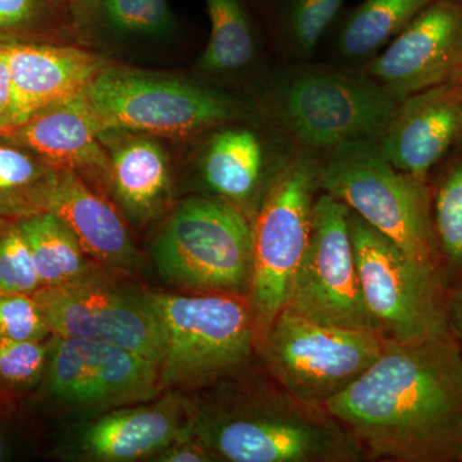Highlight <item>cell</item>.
<instances>
[{
    "label": "cell",
    "instance_id": "30bf717a",
    "mask_svg": "<svg viewBox=\"0 0 462 462\" xmlns=\"http://www.w3.org/2000/svg\"><path fill=\"white\" fill-rule=\"evenodd\" d=\"M382 346L374 330L321 324L284 307L256 351L282 387L324 406L372 366Z\"/></svg>",
    "mask_w": 462,
    "mask_h": 462
},
{
    "label": "cell",
    "instance_id": "5b68a950",
    "mask_svg": "<svg viewBox=\"0 0 462 462\" xmlns=\"http://www.w3.org/2000/svg\"><path fill=\"white\" fill-rule=\"evenodd\" d=\"M163 340V388L208 387L247 367L256 352L248 298L234 294H147Z\"/></svg>",
    "mask_w": 462,
    "mask_h": 462
},
{
    "label": "cell",
    "instance_id": "e575fe53",
    "mask_svg": "<svg viewBox=\"0 0 462 462\" xmlns=\"http://www.w3.org/2000/svg\"><path fill=\"white\" fill-rule=\"evenodd\" d=\"M449 331L454 337L462 356V282L449 285L447 294Z\"/></svg>",
    "mask_w": 462,
    "mask_h": 462
},
{
    "label": "cell",
    "instance_id": "5bb4252c",
    "mask_svg": "<svg viewBox=\"0 0 462 462\" xmlns=\"http://www.w3.org/2000/svg\"><path fill=\"white\" fill-rule=\"evenodd\" d=\"M47 372L57 400L89 409L142 402L163 388L160 366L153 361L91 340L54 337Z\"/></svg>",
    "mask_w": 462,
    "mask_h": 462
},
{
    "label": "cell",
    "instance_id": "8992f818",
    "mask_svg": "<svg viewBox=\"0 0 462 462\" xmlns=\"http://www.w3.org/2000/svg\"><path fill=\"white\" fill-rule=\"evenodd\" d=\"M349 231L365 307L380 338L410 343L451 336L445 273L416 261L352 209Z\"/></svg>",
    "mask_w": 462,
    "mask_h": 462
},
{
    "label": "cell",
    "instance_id": "d6a6232c",
    "mask_svg": "<svg viewBox=\"0 0 462 462\" xmlns=\"http://www.w3.org/2000/svg\"><path fill=\"white\" fill-rule=\"evenodd\" d=\"M160 457L158 460L167 462H209L218 460L214 452L197 436L196 431L166 447L165 452H162Z\"/></svg>",
    "mask_w": 462,
    "mask_h": 462
},
{
    "label": "cell",
    "instance_id": "3957f363",
    "mask_svg": "<svg viewBox=\"0 0 462 462\" xmlns=\"http://www.w3.org/2000/svg\"><path fill=\"white\" fill-rule=\"evenodd\" d=\"M251 103L298 152L322 158L346 143L378 142L398 102L365 69L314 58L276 60Z\"/></svg>",
    "mask_w": 462,
    "mask_h": 462
},
{
    "label": "cell",
    "instance_id": "7c38bea8",
    "mask_svg": "<svg viewBox=\"0 0 462 462\" xmlns=\"http://www.w3.org/2000/svg\"><path fill=\"white\" fill-rule=\"evenodd\" d=\"M32 296L54 337L123 346L161 366L162 333L147 294L115 287L94 272L67 284L42 287Z\"/></svg>",
    "mask_w": 462,
    "mask_h": 462
},
{
    "label": "cell",
    "instance_id": "ba28073f",
    "mask_svg": "<svg viewBox=\"0 0 462 462\" xmlns=\"http://www.w3.org/2000/svg\"><path fill=\"white\" fill-rule=\"evenodd\" d=\"M106 132L205 135L216 126L256 114L247 99L214 85L103 69L85 90Z\"/></svg>",
    "mask_w": 462,
    "mask_h": 462
},
{
    "label": "cell",
    "instance_id": "836d02e7",
    "mask_svg": "<svg viewBox=\"0 0 462 462\" xmlns=\"http://www.w3.org/2000/svg\"><path fill=\"white\" fill-rule=\"evenodd\" d=\"M14 106V83L5 45H0V129L8 127Z\"/></svg>",
    "mask_w": 462,
    "mask_h": 462
},
{
    "label": "cell",
    "instance_id": "1f68e13d",
    "mask_svg": "<svg viewBox=\"0 0 462 462\" xmlns=\"http://www.w3.org/2000/svg\"><path fill=\"white\" fill-rule=\"evenodd\" d=\"M48 14V0H0V36L25 32Z\"/></svg>",
    "mask_w": 462,
    "mask_h": 462
},
{
    "label": "cell",
    "instance_id": "484cf974",
    "mask_svg": "<svg viewBox=\"0 0 462 462\" xmlns=\"http://www.w3.org/2000/svg\"><path fill=\"white\" fill-rule=\"evenodd\" d=\"M27 243L42 287H57L97 272L75 234L51 212L17 221Z\"/></svg>",
    "mask_w": 462,
    "mask_h": 462
},
{
    "label": "cell",
    "instance_id": "9a60e30c",
    "mask_svg": "<svg viewBox=\"0 0 462 462\" xmlns=\"http://www.w3.org/2000/svg\"><path fill=\"white\" fill-rule=\"evenodd\" d=\"M397 102L462 80V0H433L365 67Z\"/></svg>",
    "mask_w": 462,
    "mask_h": 462
},
{
    "label": "cell",
    "instance_id": "4316f807",
    "mask_svg": "<svg viewBox=\"0 0 462 462\" xmlns=\"http://www.w3.org/2000/svg\"><path fill=\"white\" fill-rule=\"evenodd\" d=\"M434 231L448 285L462 282V141L430 173Z\"/></svg>",
    "mask_w": 462,
    "mask_h": 462
},
{
    "label": "cell",
    "instance_id": "9c48e42d",
    "mask_svg": "<svg viewBox=\"0 0 462 462\" xmlns=\"http://www.w3.org/2000/svg\"><path fill=\"white\" fill-rule=\"evenodd\" d=\"M322 158L300 152L252 220L254 270L248 300L256 348L287 305L291 282L311 236L321 191Z\"/></svg>",
    "mask_w": 462,
    "mask_h": 462
},
{
    "label": "cell",
    "instance_id": "ffe728a7",
    "mask_svg": "<svg viewBox=\"0 0 462 462\" xmlns=\"http://www.w3.org/2000/svg\"><path fill=\"white\" fill-rule=\"evenodd\" d=\"M205 2L211 35L197 69L209 80H252L256 93L275 65L269 36L258 27L248 0Z\"/></svg>",
    "mask_w": 462,
    "mask_h": 462
},
{
    "label": "cell",
    "instance_id": "d590c367",
    "mask_svg": "<svg viewBox=\"0 0 462 462\" xmlns=\"http://www.w3.org/2000/svg\"><path fill=\"white\" fill-rule=\"evenodd\" d=\"M8 456V446L5 442V436L0 431V461L5 460Z\"/></svg>",
    "mask_w": 462,
    "mask_h": 462
},
{
    "label": "cell",
    "instance_id": "6da1fadb",
    "mask_svg": "<svg viewBox=\"0 0 462 462\" xmlns=\"http://www.w3.org/2000/svg\"><path fill=\"white\" fill-rule=\"evenodd\" d=\"M369 460L460 462L462 356L454 337L391 342L324 404Z\"/></svg>",
    "mask_w": 462,
    "mask_h": 462
},
{
    "label": "cell",
    "instance_id": "83f0119b",
    "mask_svg": "<svg viewBox=\"0 0 462 462\" xmlns=\"http://www.w3.org/2000/svg\"><path fill=\"white\" fill-rule=\"evenodd\" d=\"M41 288L25 234L17 221L0 217V291L32 294Z\"/></svg>",
    "mask_w": 462,
    "mask_h": 462
},
{
    "label": "cell",
    "instance_id": "8d00e7d4",
    "mask_svg": "<svg viewBox=\"0 0 462 462\" xmlns=\"http://www.w3.org/2000/svg\"><path fill=\"white\" fill-rule=\"evenodd\" d=\"M65 2H69V3H74V2H79V0H65Z\"/></svg>",
    "mask_w": 462,
    "mask_h": 462
},
{
    "label": "cell",
    "instance_id": "f546056e",
    "mask_svg": "<svg viewBox=\"0 0 462 462\" xmlns=\"http://www.w3.org/2000/svg\"><path fill=\"white\" fill-rule=\"evenodd\" d=\"M112 26L125 32L156 35L172 25L167 0H102Z\"/></svg>",
    "mask_w": 462,
    "mask_h": 462
},
{
    "label": "cell",
    "instance_id": "f35d334b",
    "mask_svg": "<svg viewBox=\"0 0 462 462\" xmlns=\"http://www.w3.org/2000/svg\"><path fill=\"white\" fill-rule=\"evenodd\" d=\"M460 462H462V447H461V454H460Z\"/></svg>",
    "mask_w": 462,
    "mask_h": 462
},
{
    "label": "cell",
    "instance_id": "44dd1931",
    "mask_svg": "<svg viewBox=\"0 0 462 462\" xmlns=\"http://www.w3.org/2000/svg\"><path fill=\"white\" fill-rule=\"evenodd\" d=\"M50 212L69 227L97 263L116 270L135 266V248L120 216L74 170L58 171Z\"/></svg>",
    "mask_w": 462,
    "mask_h": 462
},
{
    "label": "cell",
    "instance_id": "4dcf8cb0",
    "mask_svg": "<svg viewBox=\"0 0 462 462\" xmlns=\"http://www.w3.org/2000/svg\"><path fill=\"white\" fill-rule=\"evenodd\" d=\"M51 346L0 339V383L14 389L32 387L47 370Z\"/></svg>",
    "mask_w": 462,
    "mask_h": 462
},
{
    "label": "cell",
    "instance_id": "74e56055",
    "mask_svg": "<svg viewBox=\"0 0 462 462\" xmlns=\"http://www.w3.org/2000/svg\"><path fill=\"white\" fill-rule=\"evenodd\" d=\"M458 84H460L461 97H462V80H461V81H460V83H458Z\"/></svg>",
    "mask_w": 462,
    "mask_h": 462
},
{
    "label": "cell",
    "instance_id": "ac0fdd59",
    "mask_svg": "<svg viewBox=\"0 0 462 462\" xmlns=\"http://www.w3.org/2000/svg\"><path fill=\"white\" fill-rule=\"evenodd\" d=\"M3 45L14 83V106L8 127L85 93L103 69L99 58L76 48Z\"/></svg>",
    "mask_w": 462,
    "mask_h": 462
},
{
    "label": "cell",
    "instance_id": "e0dca14e",
    "mask_svg": "<svg viewBox=\"0 0 462 462\" xmlns=\"http://www.w3.org/2000/svg\"><path fill=\"white\" fill-rule=\"evenodd\" d=\"M0 132L25 145L58 171L74 170L79 175L111 182V161L100 144L106 130L85 93Z\"/></svg>",
    "mask_w": 462,
    "mask_h": 462
},
{
    "label": "cell",
    "instance_id": "2e32d148",
    "mask_svg": "<svg viewBox=\"0 0 462 462\" xmlns=\"http://www.w3.org/2000/svg\"><path fill=\"white\" fill-rule=\"evenodd\" d=\"M461 141L460 84H447L400 100L376 143L396 169L430 180Z\"/></svg>",
    "mask_w": 462,
    "mask_h": 462
},
{
    "label": "cell",
    "instance_id": "4fadbf2b",
    "mask_svg": "<svg viewBox=\"0 0 462 462\" xmlns=\"http://www.w3.org/2000/svg\"><path fill=\"white\" fill-rule=\"evenodd\" d=\"M199 158L203 189L249 220L300 152L257 114L206 133Z\"/></svg>",
    "mask_w": 462,
    "mask_h": 462
},
{
    "label": "cell",
    "instance_id": "cb8c5ba5",
    "mask_svg": "<svg viewBox=\"0 0 462 462\" xmlns=\"http://www.w3.org/2000/svg\"><path fill=\"white\" fill-rule=\"evenodd\" d=\"M111 184L118 199L133 215L144 217L162 205L169 190L165 152L148 138H134L116 147Z\"/></svg>",
    "mask_w": 462,
    "mask_h": 462
},
{
    "label": "cell",
    "instance_id": "277c9868",
    "mask_svg": "<svg viewBox=\"0 0 462 462\" xmlns=\"http://www.w3.org/2000/svg\"><path fill=\"white\" fill-rule=\"evenodd\" d=\"M320 185L407 254L443 273L430 180L396 169L378 143H346L325 154Z\"/></svg>",
    "mask_w": 462,
    "mask_h": 462
},
{
    "label": "cell",
    "instance_id": "8fae6325",
    "mask_svg": "<svg viewBox=\"0 0 462 462\" xmlns=\"http://www.w3.org/2000/svg\"><path fill=\"white\" fill-rule=\"evenodd\" d=\"M349 214L342 200L320 191L285 309L321 324L374 330L356 266Z\"/></svg>",
    "mask_w": 462,
    "mask_h": 462
},
{
    "label": "cell",
    "instance_id": "7a4b0ae2",
    "mask_svg": "<svg viewBox=\"0 0 462 462\" xmlns=\"http://www.w3.org/2000/svg\"><path fill=\"white\" fill-rule=\"evenodd\" d=\"M225 388L194 404V431L218 460L364 462L366 452L321 404L306 402L266 379Z\"/></svg>",
    "mask_w": 462,
    "mask_h": 462
},
{
    "label": "cell",
    "instance_id": "d4e9b609",
    "mask_svg": "<svg viewBox=\"0 0 462 462\" xmlns=\"http://www.w3.org/2000/svg\"><path fill=\"white\" fill-rule=\"evenodd\" d=\"M58 170L0 132V217L23 220L50 212Z\"/></svg>",
    "mask_w": 462,
    "mask_h": 462
},
{
    "label": "cell",
    "instance_id": "52a82bcc",
    "mask_svg": "<svg viewBox=\"0 0 462 462\" xmlns=\"http://www.w3.org/2000/svg\"><path fill=\"white\" fill-rule=\"evenodd\" d=\"M152 256L163 279L197 293L248 298L254 270L251 220L212 197H194L176 209Z\"/></svg>",
    "mask_w": 462,
    "mask_h": 462
},
{
    "label": "cell",
    "instance_id": "7402d4cb",
    "mask_svg": "<svg viewBox=\"0 0 462 462\" xmlns=\"http://www.w3.org/2000/svg\"><path fill=\"white\" fill-rule=\"evenodd\" d=\"M431 2L363 0L354 7L342 8L325 32L316 58L364 69Z\"/></svg>",
    "mask_w": 462,
    "mask_h": 462
},
{
    "label": "cell",
    "instance_id": "d6986e66",
    "mask_svg": "<svg viewBox=\"0 0 462 462\" xmlns=\"http://www.w3.org/2000/svg\"><path fill=\"white\" fill-rule=\"evenodd\" d=\"M193 431L194 404L167 400L90 422L81 434V448L98 460L130 461L163 451Z\"/></svg>",
    "mask_w": 462,
    "mask_h": 462
},
{
    "label": "cell",
    "instance_id": "603a6c76",
    "mask_svg": "<svg viewBox=\"0 0 462 462\" xmlns=\"http://www.w3.org/2000/svg\"><path fill=\"white\" fill-rule=\"evenodd\" d=\"M346 0H258L278 60H314Z\"/></svg>",
    "mask_w": 462,
    "mask_h": 462
},
{
    "label": "cell",
    "instance_id": "f1b7e54d",
    "mask_svg": "<svg viewBox=\"0 0 462 462\" xmlns=\"http://www.w3.org/2000/svg\"><path fill=\"white\" fill-rule=\"evenodd\" d=\"M50 334L47 318L32 294L0 291V339L42 342Z\"/></svg>",
    "mask_w": 462,
    "mask_h": 462
}]
</instances>
